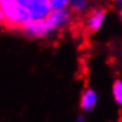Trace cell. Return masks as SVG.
Masks as SVG:
<instances>
[{
  "mask_svg": "<svg viewBox=\"0 0 122 122\" xmlns=\"http://www.w3.org/2000/svg\"><path fill=\"white\" fill-rule=\"evenodd\" d=\"M21 30L29 36V37H44L46 36L51 30L46 18L45 19H30L23 27Z\"/></svg>",
  "mask_w": 122,
  "mask_h": 122,
  "instance_id": "cell-1",
  "label": "cell"
},
{
  "mask_svg": "<svg viewBox=\"0 0 122 122\" xmlns=\"http://www.w3.org/2000/svg\"><path fill=\"white\" fill-rule=\"evenodd\" d=\"M26 8L30 13V18L36 19H45L51 12L49 0H30L26 4Z\"/></svg>",
  "mask_w": 122,
  "mask_h": 122,
  "instance_id": "cell-2",
  "label": "cell"
},
{
  "mask_svg": "<svg viewBox=\"0 0 122 122\" xmlns=\"http://www.w3.org/2000/svg\"><path fill=\"white\" fill-rule=\"evenodd\" d=\"M46 20L51 27V30L55 29H59L64 25H66L70 20V12L65 8H61V10H53L52 12L49 13V15L46 17Z\"/></svg>",
  "mask_w": 122,
  "mask_h": 122,
  "instance_id": "cell-3",
  "label": "cell"
},
{
  "mask_svg": "<svg viewBox=\"0 0 122 122\" xmlns=\"http://www.w3.org/2000/svg\"><path fill=\"white\" fill-rule=\"evenodd\" d=\"M106 17V11L97 8L94 10L89 13L88 18H86V29L90 32H95L100 29V26L102 25V21Z\"/></svg>",
  "mask_w": 122,
  "mask_h": 122,
  "instance_id": "cell-4",
  "label": "cell"
},
{
  "mask_svg": "<svg viewBox=\"0 0 122 122\" xmlns=\"http://www.w3.org/2000/svg\"><path fill=\"white\" fill-rule=\"evenodd\" d=\"M96 94L92 89H86L81 98V107L84 110H90L96 103Z\"/></svg>",
  "mask_w": 122,
  "mask_h": 122,
  "instance_id": "cell-5",
  "label": "cell"
},
{
  "mask_svg": "<svg viewBox=\"0 0 122 122\" xmlns=\"http://www.w3.org/2000/svg\"><path fill=\"white\" fill-rule=\"evenodd\" d=\"M113 92H114V97H115L116 102L122 106V82L121 81H116L114 83Z\"/></svg>",
  "mask_w": 122,
  "mask_h": 122,
  "instance_id": "cell-6",
  "label": "cell"
},
{
  "mask_svg": "<svg viewBox=\"0 0 122 122\" xmlns=\"http://www.w3.org/2000/svg\"><path fill=\"white\" fill-rule=\"evenodd\" d=\"M68 5H70L74 11H82L86 5V0H68Z\"/></svg>",
  "mask_w": 122,
  "mask_h": 122,
  "instance_id": "cell-7",
  "label": "cell"
},
{
  "mask_svg": "<svg viewBox=\"0 0 122 122\" xmlns=\"http://www.w3.org/2000/svg\"><path fill=\"white\" fill-rule=\"evenodd\" d=\"M49 2H50L51 10L65 8V6L68 5V0H49Z\"/></svg>",
  "mask_w": 122,
  "mask_h": 122,
  "instance_id": "cell-8",
  "label": "cell"
},
{
  "mask_svg": "<svg viewBox=\"0 0 122 122\" xmlns=\"http://www.w3.org/2000/svg\"><path fill=\"white\" fill-rule=\"evenodd\" d=\"M4 21H5L4 13H2V11H1V8H0V24H4Z\"/></svg>",
  "mask_w": 122,
  "mask_h": 122,
  "instance_id": "cell-9",
  "label": "cell"
},
{
  "mask_svg": "<svg viewBox=\"0 0 122 122\" xmlns=\"http://www.w3.org/2000/svg\"><path fill=\"white\" fill-rule=\"evenodd\" d=\"M117 1H119V2H121V4H122V0H117Z\"/></svg>",
  "mask_w": 122,
  "mask_h": 122,
  "instance_id": "cell-10",
  "label": "cell"
},
{
  "mask_svg": "<svg viewBox=\"0 0 122 122\" xmlns=\"http://www.w3.org/2000/svg\"><path fill=\"white\" fill-rule=\"evenodd\" d=\"M121 17H122V11H121Z\"/></svg>",
  "mask_w": 122,
  "mask_h": 122,
  "instance_id": "cell-11",
  "label": "cell"
}]
</instances>
